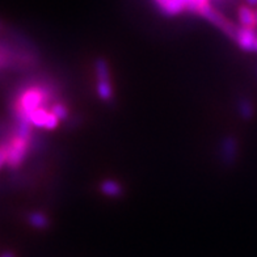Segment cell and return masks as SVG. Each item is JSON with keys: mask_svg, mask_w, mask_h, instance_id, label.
<instances>
[{"mask_svg": "<svg viewBox=\"0 0 257 257\" xmlns=\"http://www.w3.org/2000/svg\"><path fill=\"white\" fill-rule=\"evenodd\" d=\"M239 154H240V142L232 134L223 137L220 141L219 145V156L220 162L223 163L226 167H233L236 164L239 159Z\"/></svg>", "mask_w": 257, "mask_h": 257, "instance_id": "obj_3", "label": "cell"}, {"mask_svg": "<svg viewBox=\"0 0 257 257\" xmlns=\"http://www.w3.org/2000/svg\"><path fill=\"white\" fill-rule=\"evenodd\" d=\"M0 257H16V254L12 252V250H6L3 253L0 254Z\"/></svg>", "mask_w": 257, "mask_h": 257, "instance_id": "obj_15", "label": "cell"}, {"mask_svg": "<svg viewBox=\"0 0 257 257\" xmlns=\"http://www.w3.org/2000/svg\"><path fill=\"white\" fill-rule=\"evenodd\" d=\"M50 112L57 117L59 121L67 122L71 117V113H70V108L67 105L64 104L63 101H57L50 106Z\"/></svg>", "mask_w": 257, "mask_h": 257, "instance_id": "obj_11", "label": "cell"}, {"mask_svg": "<svg viewBox=\"0 0 257 257\" xmlns=\"http://www.w3.org/2000/svg\"><path fill=\"white\" fill-rule=\"evenodd\" d=\"M3 29H4V23H3V20L0 19V33L3 32Z\"/></svg>", "mask_w": 257, "mask_h": 257, "instance_id": "obj_17", "label": "cell"}, {"mask_svg": "<svg viewBox=\"0 0 257 257\" xmlns=\"http://www.w3.org/2000/svg\"><path fill=\"white\" fill-rule=\"evenodd\" d=\"M253 54H257V36H256V41H254V46H253Z\"/></svg>", "mask_w": 257, "mask_h": 257, "instance_id": "obj_16", "label": "cell"}, {"mask_svg": "<svg viewBox=\"0 0 257 257\" xmlns=\"http://www.w3.org/2000/svg\"><path fill=\"white\" fill-rule=\"evenodd\" d=\"M98 189H100L101 194H104L108 198H121L125 194V188H123V185L119 183L118 180L114 179L102 180L100 185H98Z\"/></svg>", "mask_w": 257, "mask_h": 257, "instance_id": "obj_7", "label": "cell"}, {"mask_svg": "<svg viewBox=\"0 0 257 257\" xmlns=\"http://www.w3.org/2000/svg\"><path fill=\"white\" fill-rule=\"evenodd\" d=\"M254 11H256V20H257V8H254Z\"/></svg>", "mask_w": 257, "mask_h": 257, "instance_id": "obj_18", "label": "cell"}, {"mask_svg": "<svg viewBox=\"0 0 257 257\" xmlns=\"http://www.w3.org/2000/svg\"><path fill=\"white\" fill-rule=\"evenodd\" d=\"M29 121L33 127L45 128V130H55L59 126V119L50 112L48 108H40L29 114Z\"/></svg>", "mask_w": 257, "mask_h": 257, "instance_id": "obj_4", "label": "cell"}, {"mask_svg": "<svg viewBox=\"0 0 257 257\" xmlns=\"http://www.w3.org/2000/svg\"><path fill=\"white\" fill-rule=\"evenodd\" d=\"M237 20H239L240 27L257 29L256 11H254V8L247 6V4H243V6L237 8Z\"/></svg>", "mask_w": 257, "mask_h": 257, "instance_id": "obj_8", "label": "cell"}, {"mask_svg": "<svg viewBox=\"0 0 257 257\" xmlns=\"http://www.w3.org/2000/svg\"><path fill=\"white\" fill-rule=\"evenodd\" d=\"M244 2H245V4L249 6V7L257 8V0H244Z\"/></svg>", "mask_w": 257, "mask_h": 257, "instance_id": "obj_14", "label": "cell"}, {"mask_svg": "<svg viewBox=\"0 0 257 257\" xmlns=\"http://www.w3.org/2000/svg\"><path fill=\"white\" fill-rule=\"evenodd\" d=\"M31 154V139L12 136L8 147L7 166L11 169H19Z\"/></svg>", "mask_w": 257, "mask_h": 257, "instance_id": "obj_2", "label": "cell"}, {"mask_svg": "<svg viewBox=\"0 0 257 257\" xmlns=\"http://www.w3.org/2000/svg\"><path fill=\"white\" fill-rule=\"evenodd\" d=\"M27 220L28 223L31 224V227H33L34 230L38 231L48 230L51 226L50 218L45 213H42V211H32V213L28 214Z\"/></svg>", "mask_w": 257, "mask_h": 257, "instance_id": "obj_10", "label": "cell"}, {"mask_svg": "<svg viewBox=\"0 0 257 257\" xmlns=\"http://www.w3.org/2000/svg\"><path fill=\"white\" fill-rule=\"evenodd\" d=\"M257 36V29L253 28H239V32H237V36L235 38V44L241 51L244 53H252L253 54V46L254 41H256Z\"/></svg>", "mask_w": 257, "mask_h": 257, "instance_id": "obj_5", "label": "cell"}, {"mask_svg": "<svg viewBox=\"0 0 257 257\" xmlns=\"http://www.w3.org/2000/svg\"><path fill=\"white\" fill-rule=\"evenodd\" d=\"M186 3V12L198 15L201 8L205 7L206 4L210 3V0H185Z\"/></svg>", "mask_w": 257, "mask_h": 257, "instance_id": "obj_12", "label": "cell"}, {"mask_svg": "<svg viewBox=\"0 0 257 257\" xmlns=\"http://www.w3.org/2000/svg\"><path fill=\"white\" fill-rule=\"evenodd\" d=\"M198 16H201L203 20H206L207 23L218 28L227 38H230L231 41H235L240 25L233 24L232 21L228 20L224 15L220 14L219 11L217 8H214L211 4L209 3L205 7L201 8V11L198 12Z\"/></svg>", "mask_w": 257, "mask_h": 257, "instance_id": "obj_1", "label": "cell"}, {"mask_svg": "<svg viewBox=\"0 0 257 257\" xmlns=\"http://www.w3.org/2000/svg\"><path fill=\"white\" fill-rule=\"evenodd\" d=\"M156 8L167 17H175L186 12L185 0H154Z\"/></svg>", "mask_w": 257, "mask_h": 257, "instance_id": "obj_6", "label": "cell"}, {"mask_svg": "<svg viewBox=\"0 0 257 257\" xmlns=\"http://www.w3.org/2000/svg\"><path fill=\"white\" fill-rule=\"evenodd\" d=\"M236 110L237 114L243 121H250L253 119L254 114H256V108H254V104L252 102V100L245 96L243 97H239L236 101Z\"/></svg>", "mask_w": 257, "mask_h": 257, "instance_id": "obj_9", "label": "cell"}, {"mask_svg": "<svg viewBox=\"0 0 257 257\" xmlns=\"http://www.w3.org/2000/svg\"><path fill=\"white\" fill-rule=\"evenodd\" d=\"M11 141V139H10ZM10 141L0 142V169L7 164L8 160V147H10Z\"/></svg>", "mask_w": 257, "mask_h": 257, "instance_id": "obj_13", "label": "cell"}]
</instances>
